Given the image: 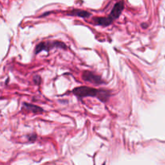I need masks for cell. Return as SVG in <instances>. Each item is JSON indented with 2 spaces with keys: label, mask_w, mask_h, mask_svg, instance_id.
<instances>
[{
  "label": "cell",
  "mask_w": 165,
  "mask_h": 165,
  "mask_svg": "<svg viewBox=\"0 0 165 165\" xmlns=\"http://www.w3.org/2000/svg\"><path fill=\"white\" fill-rule=\"evenodd\" d=\"M73 93L78 98H86V97H97L102 102H107L110 98L111 94L109 91L106 90H98L94 88L87 86H80L75 88Z\"/></svg>",
  "instance_id": "1"
},
{
  "label": "cell",
  "mask_w": 165,
  "mask_h": 165,
  "mask_svg": "<svg viewBox=\"0 0 165 165\" xmlns=\"http://www.w3.org/2000/svg\"><path fill=\"white\" fill-rule=\"evenodd\" d=\"M52 48H61L62 49H66L67 46L65 45V43L61 41L42 42V43L36 45L35 52L38 53V52H41V51H47V52H48Z\"/></svg>",
  "instance_id": "2"
},
{
  "label": "cell",
  "mask_w": 165,
  "mask_h": 165,
  "mask_svg": "<svg viewBox=\"0 0 165 165\" xmlns=\"http://www.w3.org/2000/svg\"><path fill=\"white\" fill-rule=\"evenodd\" d=\"M82 78H83L86 82H91V83L96 84V85H101V84L103 83V79L101 78L100 76L96 75L95 73H92V72H90V71L84 72L83 76H82Z\"/></svg>",
  "instance_id": "3"
},
{
  "label": "cell",
  "mask_w": 165,
  "mask_h": 165,
  "mask_svg": "<svg viewBox=\"0 0 165 165\" xmlns=\"http://www.w3.org/2000/svg\"><path fill=\"white\" fill-rule=\"evenodd\" d=\"M124 8V3L123 1H120V2H117L116 4L115 5V6L112 9V11H111V16L114 19H118L119 17V15H121L122 11Z\"/></svg>",
  "instance_id": "4"
},
{
  "label": "cell",
  "mask_w": 165,
  "mask_h": 165,
  "mask_svg": "<svg viewBox=\"0 0 165 165\" xmlns=\"http://www.w3.org/2000/svg\"><path fill=\"white\" fill-rule=\"evenodd\" d=\"M94 22H95V23L98 24V25L107 27V26L111 25L115 19L110 15V16L107 17H98V18H94Z\"/></svg>",
  "instance_id": "5"
},
{
  "label": "cell",
  "mask_w": 165,
  "mask_h": 165,
  "mask_svg": "<svg viewBox=\"0 0 165 165\" xmlns=\"http://www.w3.org/2000/svg\"><path fill=\"white\" fill-rule=\"evenodd\" d=\"M23 108L27 110V111H31L34 114H40L44 112V110L40 108V107L35 106V105L29 104V103H23Z\"/></svg>",
  "instance_id": "6"
},
{
  "label": "cell",
  "mask_w": 165,
  "mask_h": 165,
  "mask_svg": "<svg viewBox=\"0 0 165 165\" xmlns=\"http://www.w3.org/2000/svg\"><path fill=\"white\" fill-rule=\"evenodd\" d=\"M70 15H77V16L82 17V18H88L91 15L90 12H88L86 10H72L70 12Z\"/></svg>",
  "instance_id": "7"
},
{
  "label": "cell",
  "mask_w": 165,
  "mask_h": 165,
  "mask_svg": "<svg viewBox=\"0 0 165 165\" xmlns=\"http://www.w3.org/2000/svg\"><path fill=\"white\" fill-rule=\"evenodd\" d=\"M34 82L36 84H40V76H35L34 77Z\"/></svg>",
  "instance_id": "8"
},
{
  "label": "cell",
  "mask_w": 165,
  "mask_h": 165,
  "mask_svg": "<svg viewBox=\"0 0 165 165\" xmlns=\"http://www.w3.org/2000/svg\"><path fill=\"white\" fill-rule=\"evenodd\" d=\"M36 135H31L28 137V140L31 141V142H34V141L36 140Z\"/></svg>",
  "instance_id": "9"
}]
</instances>
